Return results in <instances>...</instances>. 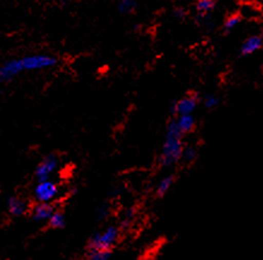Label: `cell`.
Wrapping results in <instances>:
<instances>
[{
  "mask_svg": "<svg viewBox=\"0 0 263 260\" xmlns=\"http://www.w3.org/2000/svg\"><path fill=\"white\" fill-rule=\"evenodd\" d=\"M137 9V0H119L118 11L123 15H130Z\"/></svg>",
  "mask_w": 263,
  "mask_h": 260,
  "instance_id": "cell-14",
  "label": "cell"
},
{
  "mask_svg": "<svg viewBox=\"0 0 263 260\" xmlns=\"http://www.w3.org/2000/svg\"><path fill=\"white\" fill-rule=\"evenodd\" d=\"M54 212V206L51 202H39L31 210V218L35 222H48Z\"/></svg>",
  "mask_w": 263,
  "mask_h": 260,
  "instance_id": "cell-8",
  "label": "cell"
},
{
  "mask_svg": "<svg viewBox=\"0 0 263 260\" xmlns=\"http://www.w3.org/2000/svg\"><path fill=\"white\" fill-rule=\"evenodd\" d=\"M263 45V37H258V35H254V37L248 38L240 47V53L243 56H250L252 53L257 52Z\"/></svg>",
  "mask_w": 263,
  "mask_h": 260,
  "instance_id": "cell-10",
  "label": "cell"
},
{
  "mask_svg": "<svg viewBox=\"0 0 263 260\" xmlns=\"http://www.w3.org/2000/svg\"><path fill=\"white\" fill-rule=\"evenodd\" d=\"M59 159L55 154H48L41 160L40 164L35 169V177L37 181L49 180L53 172L58 169Z\"/></svg>",
  "mask_w": 263,
  "mask_h": 260,
  "instance_id": "cell-6",
  "label": "cell"
},
{
  "mask_svg": "<svg viewBox=\"0 0 263 260\" xmlns=\"http://www.w3.org/2000/svg\"><path fill=\"white\" fill-rule=\"evenodd\" d=\"M216 6V0H197L195 4V10L197 12V21L202 22L203 19H205L209 13L213 12V10Z\"/></svg>",
  "mask_w": 263,
  "mask_h": 260,
  "instance_id": "cell-11",
  "label": "cell"
},
{
  "mask_svg": "<svg viewBox=\"0 0 263 260\" xmlns=\"http://www.w3.org/2000/svg\"><path fill=\"white\" fill-rule=\"evenodd\" d=\"M198 105V98L195 94H189L185 97L178 99L174 101L172 106H171V112L173 116H185V115H193L195 110L197 109Z\"/></svg>",
  "mask_w": 263,
  "mask_h": 260,
  "instance_id": "cell-5",
  "label": "cell"
},
{
  "mask_svg": "<svg viewBox=\"0 0 263 260\" xmlns=\"http://www.w3.org/2000/svg\"><path fill=\"white\" fill-rule=\"evenodd\" d=\"M112 256V251H88L87 260H109Z\"/></svg>",
  "mask_w": 263,
  "mask_h": 260,
  "instance_id": "cell-16",
  "label": "cell"
},
{
  "mask_svg": "<svg viewBox=\"0 0 263 260\" xmlns=\"http://www.w3.org/2000/svg\"><path fill=\"white\" fill-rule=\"evenodd\" d=\"M119 238V229L117 227H107L101 233H97L89 238L88 251H112Z\"/></svg>",
  "mask_w": 263,
  "mask_h": 260,
  "instance_id": "cell-2",
  "label": "cell"
},
{
  "mask_svg": "<svg viewBox=\"0 0 263 260\" xmlns=\"http://www.w3.org/2000/svg\"><path fill=\"white\" fill-rule=\"evenodd\" d=\"M67 260H72V259H67Z\"/></svg>",
  "mask_w": 263,
  "mask_h": 260,
  "instance_id": "cell-22",
  "label": "cell"
},
{
  "mask_svg": "<svg viewBox=\"0 0 263 260\" xmlns=\"http://www.w3.org/2000/svg\"><path fill=\"white\" fill-rule=\"evenodd\" d=\"M197 158V151L196 148L193 147V146H185L183 151V157L182 160L185 163H193L195 159Z\"/></svg>",
  "mask_w": 263,
  "mask_h": 260,
  "instance_id": "cell-18",
  "label": "cell"
},
{
  "mask_svg": "<svg viewBox=\"0 0 263 260\" xmlns=\"http://www.w3.org/2000/svg\"><path fill=\"white\" fill-rule=\"evenodd\" d=\"M173 15H174V17H176V19H178V20H184L186 17V10L185 9H183V8H179V9H176L174 10V12H173Z\"/></svg>",
  "mask_w": 263,
  "mask_h": 260,
  "instance_id": "cell-20",
  "label": "cell"
},
{
  "mask_svg": "<svg viewBox=\"0 0 263 260\" xmlns=\"http://www.w3.org/2000/svg\"><path fill=\"white\" fill-rule=\"evenodd\" d=\"M177 124H178L179 130L182 131L183 135H186L191 133L196 127V119L193 115H185V116H178L176 117Z\"/></svg>",
  "mask_w": 263,
  "mask_h": 260,
  "instance_id": "cell-12",
  "label": "cell"
},
{
  "mask_svg": "<svg viewBox=\"0 0 263 260\" xmlns=\"http://www.w3.org/2000/svg\"><path fill=\"white\" fill-rule=\"evenodd\" d=\"M58 64L57 57L47 53H35V55H28L20 59V66L22 73H29V71H40L51 69Z\"/></svg>",
  "mask_w": 263,
  "mask_h": 260,
  "instance_id": "cell-3",
  "label": "cell"
},
{
  "mask_svg": "<svg viewBox=\"0 0 263 260\" xmlns=\"http://www.w3.org/2000/svg\"><path fill=\"white\" fill-rule=\"evenodd\" d=\"M6 205H8L9 215L12 216V217H22V216L26 215L27 211H28L27 202L24 201L22 198L16 197V195H13V197H10L8 199V202H6Z\"/></svg>",
  "mask_w": 263,
  "mask_h": 260,
  "instance_id": "cell-9",
  "label": "cell"
},
{
  "mask_svg": "<svg viewBox=\"0 0 263 260\" xmlns=\"http://www.w3.org/2000/svg\"><path fill=\"white\" fill-rule=\"evenodd\" d=\"M219 101H220L219 98L214 94H207L203 98V105L204 108L207 109H214L215 106L219 104Z\"/></svg>",
  "mask_w": 263,
  "mask_h": 260,
  "instance_id": "cell-19",
  "label": "cell"
},
{
  "mask_svg": "<svg viewBox=\"0 0 263 260\" xmlns=\"http://www.w3.org/2000/svg\"><path fill=\"white\" fill-rule=\"evenodd\" d=\"M58 2H60V3H63V4H66V3H70L71 0H58Z\"/></svg>",
  "mask_w": 263,
  "mask_h": 260,
  "instance_id": "cell-21",
  "label": "cell"
},
{
  "mask_svg": "<svg viewBox=\"0 0 263 260\" xmlns=\"http://www.w3.org/2000/svg\"><path fill=\"white\" fill-rule=\"evenodd\" d=\"M240 21H241V17L239 15H231V16H229L225 20V22H223V29H225V31L233 30L234 28H236L238 24L240 23Z\"/></svg>",
  "mask_w": 263,
  "mask_h": 260,
  "instance_id": "cell-17",
  "label": "cell"
},
{
  "mask_svg": "<svg viewBox=\"0 0 263 260\" xmlns=\"http://www.w3.org/2000/svg\"><path fill=\"white\" fill-rule=\"evenodd\" d=\"M22 73L20 66V59H10L6 60L0 66V82L3 83H9L16 80Z\"/></svg>",
  "mask_w": 263,
  "mask_h": 260,
  "instance_id": "cell-7",
  "label": "cell"
},
{
  "mask_svg": "<svg viewBox=\"0 0 263 260\" xmlns=\"http://www.w3.org/2000/svg\"><path fill=\"white\" fill-rule=\"evenodd\" d=\"M173 182L174 177L172 175L165 176L163 179L160 180L158 186H156V195H158V197H163V195L171 189V187L173 186Z\"/></svg>",
  "mask_w": 263,
  "mask_h": 260,
  "instance_id": "cell-13",
  "label": "cell"
},
{
  "mask_svg": "<svg viewBox=\"0 0 263 260\" xmlns=\"http://www.w3.org/2000/svg\"><path fill=\"white\" fill-rule=\"evenodd\" d=\"M182 131L179 130L176 118L171 120L166 127L165 140H163L161 154H160L159 164L161 167H171L182 160L184 142Z\"/></svg>",
  "mask_w": 263,
  "mask_h": 260,
  "instance_id": "cell-1",
  "label": "cell"
},
{
  "mask_svg": "<svg viewBox=\"0 0 263 260\" xmlns=\"http://www.w3.org/2000/svg\"><path fill=\"white\" fill-rule=\"evenodd\" d=\"M48 226L53 228V229H62V228L65 227V217H64L62 212L55 211L51 218H49Z\"/></svg>",
  "mask_w": 263,
  "mask_h": 260,
  "instance_id": "cell-15",
  "label": "cell"
},
{
  "mask_svg": "<svg viewBox=\"0 0 263 260\" xmlns=\"http://www.w3.org/2000/svg\"><path fill=\"white\" fill-rule=\"evenodd\" d=\"M34 198L37 202H51L54 201L59 195V187L54 181L45 180L37 181L34 188Z\"/></svg>",
  "mask_w": 263,
  "mask_h": 260,
  "instance_id": "cell-4",
  "label": "cell"
}]
</instances>
